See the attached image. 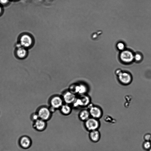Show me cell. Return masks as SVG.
<instances>
[{
  "mask_svg": "<svg viewBox=\"0 0 151 151\" xmlns=\"http://www.w3.org/2000/svg\"><path fill=\"white\" fill-rule=\"evenodd\" d=\"M49 106L56 110L59 109L64 102L61 95H55L52 96L49 101Z\"/></svg>",
  "mask_w": 151,
  "mask_h": 151,
  "instance_id": "cell-2",
  "label": "cell"
},
{
  "mask_svg": "<svg viewBox=\"0 0 151 151\" xmlns=\"http://www.w3.org/2000/svg\"><path fill=\"white\" fill-rule=\"evenodd\" d=\"M47 124L46 121L39 119L33 122V125L35 129L38 131H41L45 129Z\"/></svg>",
  "mask_w": 151,
  "mask_h": 151,
  "instance_id": "cell-7",
  "label": "cell"
},
{
  "mask_svg": "<svg viewBox=\"0 0 151 151\" xmlns=\"http://www.w3.org/2000/svg\"><path fill=\"white\" fill-rule=\"evenodd\" d=\"M134 58L136 60L139 61L141 59V56L139 54H137L135 55Z\"/></svg>",
  "mask_w": 151,
  "mask_h": 151,
  "instance_id": "cell-21",
  "label": "cell"
},
{
  "mask_svg": "<svg viewBox=\"0 0 151 151\" xmlns=\"http://www.w3.org/2000/svg\"><path fill=\"white\" fill-rule=\"evenodd\" d=\"M16 53L17 57L20 59H24L27 55L26 48L22 46L19 44L17 46Z\"/></svg>",
  "mask_w": 151,
  "mask_h": 151,
  "instance_id": "cell-10",
  "label": "cell"
},
{
  "mask_svg": "<svg viewBox=\"0 0 151 151\" xmlns=\"http://www.w3.org/2000/svg\"><path fill=\"white\" fill-rule=\"evenodd\" d=\"M84 125L86 129L88 131L98 130L100 126L99 122L97 119L90 117L84 122Z\"/></svg>",
  "mask_w": 151,
  "mask_h": 151,
  "instance_id": "cell-3",
  "label": "cell"
},
{
  "mask_svg": "<svg viewBox=\"0 0 151 151\" xmlns=\"http://www.w3.org/2000/svg\"><path fill=\"white\" fill-rule=\"evenodd\" d=\"M150 141V142H151V139Z\"/></svg>",
  "mask_w": 151,
  "mask_h": 151,
  "instance_id": "cell-25",
  "label": "cell"
},
{
  "mask_svg": "<svg viewBox=\"0 0 151 151\" xmlns=\"http://www.w3.org/2000/svg\"><path fill=\"white\" fill-rule=\"evenodd\" d=\"M145 141H150L151 139V134L149 133L145 134L143 137Z\"/></svg>",
  "mask_w": 151,
  "mask_h": 151,
  "instance_id": "cell-18",
  "label": "cell"
},
{
  "mask_svg": "<svg viewBox=\"0 0 151 151\" xmlns=\"http://www.w3.org/2000/svg\"><path fill=\"white\" fill-rule=\"evenodd\" d=\"M10 0H0V4L5 5L9 3Z\"/></svg>",
  "mask_w": 151,
  "mask_h": 151,
  "instance_id": "cell-20",
  "label": "cell"
},
{
  "mask_svg": "<svg viewBox=\"0 0 151 151\" xmlns=\"http://www.w3.org/2000/svg\"><path fill=\"white\" fill-rule=\"evenodd\" d=\"M120 58L124 62L129 63L133 60L134 57L131 52L125 50L121 53Z\"/></svg>",
  "mask_w": 151,
  "mask_h": 151,
  "instance_id": "cell-8",
  "label": "cell"
},
{
  "mask_svg": "<svg viewBox=\"0 0 151 151\" xmlns=\"http://www.w3.org/2000/svg\"><path fill=\"white\" fill-rule=\"evenodd\" d=\"M80 107L88 106L90 104V98L86 94L77 96Z\"/></svg>",
  "mask_w": 151,
  "mask_h": 151,
  "instance_id": "cell-9",
  "label": "cell"
},
{
  "mask_svg": "<svg viewBox=\"0 0 151 151\" xmlns=\"http://www.w3.org/2000/svg\"><path fill=\"white\" fill-rule=\"evenodd\" d=\"M20 142L22 146L24 148L29 147L31 144V141L30 139L25 137H23L21 139Z\"/></svg>",
  "mask_w": 151,
  "mask_h": 151,
  "instance_id": "cell-15",
  "label": "cell"
},
{
  "mask_svg": "<svg viewBox=\"0 0 151 151\" xmlns=\"http://www.w3.org/2000/svg\"><path fill=\"white\" fill-rule=\"evenodd\" d=\"M78 116L81 121L84 122L90 117V115L88 109H83L80 111Z\"/></svg>",
  "mask_w": 151,
  "mask_h": 151,
  "instance_id": "cell-13",
  "label": "cell"
},
{
  "mask_svg": "<svg viewBox=\"0 0 151 151\" xmlns=\"http://www.w3.org/2000/svg\"><path fill=\"white\" fill-rule=\"evenodd\" d=\"M148 151H151V147L149 150Z\"/></svg>",
  "mask_w": 151,
  "mask_h": 151,
  "instance_id": "cell-23",
  "label": "cell"
},
{
  "mask_svg": "<svg viewBox=\"0 0 151 151\" xmlns=\"http://www.w3.org/2000/svg\"><path fill=\"white\" fill-rule=\"evenodd\" d=\"M12 0V1H17V0Z\"/></svg>",
  "mask_w": 151,
  "mask_h": 151,
  "instance_id": "cell-24",
  "label": "cell"
},
{
  "mask_svg": "<svg viewBox=\"0 0 151 151\" xmlns=\"http://www.w3.org/2000/svg\"><path fill=\"white\" fill-rule=\"evenodd\" d=\"M61 96L64 103L70 105L73 104L77 96L68 89L64 91Z\"/></svg>",
  "mask_w": 151,
  "mask_h": 151,
  "instance_id": "cell-5",
  "label": "cell"
},
{
  "mask_svg": "<svg viewBox=\"0 0 151 151\" xmlns=\"http://www.w3.org/2000/svg\"><path fill=\"white\" fill-rule=\"evenodd\" d=\"M36 112L40 119L46 121L49 120L52 116V114L49 107L46 106H40Z\"/></svg>",
  "mask_w": 151,
  "mask_h": 151,
  "instance_id": "cell-1",
  "label": "cell"
},
{
  "mask_svg": "<svg viewBox=\"0 0 151 151\" xmlns=\"http://www.w3.org/2000/svg\"><path fill=\"white\" fill-rule=\"evenodd\" d=\"M119 78L122 83L124 84H127L130 81L131 77L130 75L127 73H121L119 74Z\"/></svg>",
  "mask_w": 151,
  "mask_h": 151,
  "instance_id": "cell-14",
  "label": "cell"
},
{
  "mask_svg": "<svg viewBox=\"0 0 151 151\" xmlns=\"http://www.w3.org/2000/svg\"><path fill=\"white\" fill-rule=\"evenodd\" d=\"M72 109L73 107L71 105L64 103L59 109L60 113L62 115L67 116L71 114Z\"/></svg>",
  "mask_w": 151,
  "mask_h": 151,
  "instance_id": "cell-11",
  "label": "cell"
},
{
  "mask_svg": "<svg viewBox=\"0 0 151 151\" xmlns=\"http://www.w3.org/2000/svg\"><path fill=\"white\" fill-rule=\"evenodd\" d=\"M118 48L120 50H123L124 47V44L122 42H119L117 45Z\"/></svg>",
  "mask_w": 151,
  "mask_h": 151,
  "instance_id": "cell-19",
  "label": "cell"
},
{
  "mask_svg": "<svg viewBox=\"0 0 151 151\" xmlns=\"http://www.w3.org/2000/svg\"><path fill=\"white\" fill-rule=\"evenodd\" d=\"M101 134L98 130H96L89 132V137L90 140L93 143L98 142L101 138Z\"/></svg>",
  "mask_w": 151,
  "mask_h": 151,
  "instance_id": "cell-12",
  "label": "cell"
},
{
  "mask_svg": "<svg viewBox=\"0 0 151 151\" xmlns=\"http://www.w3.org/2000/svg\"><path fill=\"white\" fill-rule=\"evenodd\" d=\"M142 147L144 150L148 151L151 147L150 141H145L142 144Z\"/></svg>",
  "mask_w": 151,
  "mask_h": 151,
  "instance_id": "cell-16",
  "label": "cell"
},
{
  "mask_svg": "<svg viewBox=\"0 0 151 151\" xmlns=\"http://www.w3.org/2000/svg\"><path fill=\"white\" fill-rule=\"evenodd\" d=\"M31 119L33 122H35L37 119H40L39 116L36 112L33 113L31 115Z\"/></svg>",
  "mask_w": 151,
  "mask_h": 151,
  "instance_id": "cell-17",
  "label": "cell"
},
{
  "mask_svg": "<svg viewBox=\"0 0 151 151\" xmlns=\"http://www.w3.org/2000/svg\"><path fill=\"white\" fill-rule=\"evenodd\" d=\"M19 42V44L26 48L31 47L33 44L32 37L27 34L22 35L20 37Z\"/></svg>",
  "mask_w": 151,
  "mask_h": 151,
  "instance_id": "cell-4",
  "label": "cell"
},
{
  "mask_svg": "<svg viewBox=\"0 0 151 151\" xmlns=\"http://www.w3.org/2000/svg\"><path fill=\"white\" fill-rule=\"evenodd\" d=\"M2 8L1 5L0 4V15L2 13Z\"/></svg>",
  "mask_w": 151,
  "mask_h": 151,
  "instance_id": "cell-22",
  "label": "cell"
},
{
  "mask_svg": "<svg viewBox=\"0 0 151 151\" xmlns=\"http://www.w3.org/2000/svg\"><path fill=\"white\" fill-rule=\"evenodd\" d=\"M88 109L91 117L97 119L100 118L101 115V111L98 108L92 105L88 106Z\"/></svg>",
  "mask_w": 151,
  "mask_h": 151,
  "instance_id": "cell-6",
  "label": "cell"
}]
</instances>
